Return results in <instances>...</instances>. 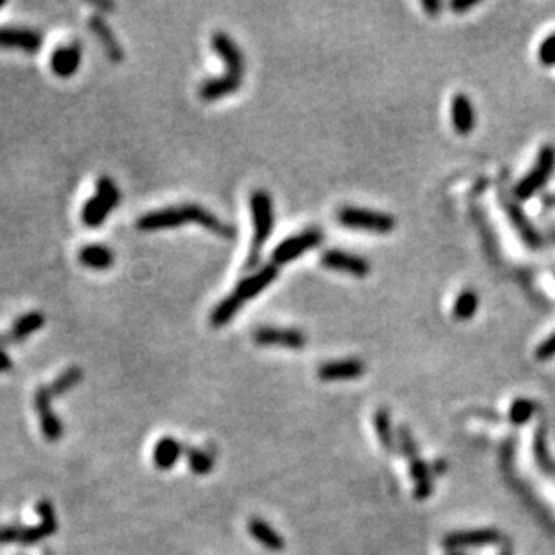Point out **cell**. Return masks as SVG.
I'll return each instance as SVG.
<instances>
[{"instance_id": "cell-1", "label": "cell", "mask_w": 555, "mask_h": 555, "mask_svg": "<svg viewBox=\"0 0 555 555\" xmlns=\"http://www.w3.org/2000/svg\"><path fill=\"white\" fill-rule=\"evenodd\" d=\"M185 223L201 225V227H205L207 230L220 235V238H225V239L235 238L234 227L223 223V221L218 220L213 213H209V210L203 209L201 205H196V203H183V205L166 207V209L153 210V213L144 214V216L138 218L137 228L144 232H153V230H162V228L180 227V225H185Z\"/></svg>"}, {"instance_id": "cell-2", "label": "cell", "mask_w": 555, "mask_h": 555, "mask_svg": "<svg viewBox=\"0 0 555 555\" xmlns=\"http://www.w3.org/2000/svg\"><path fill=\"white\" fill-rule=\"evenodd\" d=\"M277 277H279V266L273 265V263H268V265L255 270V273L245 277V279L235 286L234 293H232L230 297L223 298V300L214 307L213 313H210V325H214V327L227 325L228 322L235 317V313L245 306L246 300L263 293L265 287H268Z\"/></svg>"}, {"instance_id": "cell-3", "label": "cell", "mask_w": 555, "mask_h": 555, "mask_svg": "<svg viewBox=\"0 0 555 555\" xmlns=\"http://www.w3.org/2000/svg\"><path fill=\"white\" fill-rule=\"evenodd\" d=\"M250 213H252V221H254V235L250 243L245 270H258L259 263H261L263 246L272 235L273 225H275L272 196L266 190H254L250 196Z\"/></svg>"}, {"instance_id": "cell-4", "label": "cell", "mask_w": 555, "mask_h": 555, "mask_svg": "<svg viewBox=\"0 0 555 555\" xmlns=\"http://www.w3.org/2000/svg\"><path fill=\"white\" fill-rule=\"evenodd\" d=\"M121 201V190L116 182L108 176H101L96 183V194L85 203L81 210V220L86 227L96 228L105 223L108 214L117 209Z\"/></svg>"}, {"instance_id": "cell-5", "label": "cell", "mask_w": 555, "mask_h": 555, "mask_svg": "<svg viewBox=\"0 0 555 555\" xmlns=\"http://www.w3.org/2000/svg\"><path fill=\"white\" fill-rule=\"evenodd\" d=\"M336 218H338V223L342 225V227L381 235L390 234L395 228V225H397V221H395V218L392 216V214L352 205L342 207Z\"/></svg>"}, {"instance_id": "cell-6", "label": "cell", "mask_w": 555, "mask_h": 555, "mask_svg": "<svg viewBox=\"0 0 555 555\" xmlns=\"http://www.w3.org/2000/svg\"><path fill=\"white\" fill-rule=\"evenodd\" d=\"M397 439H399V447H401L402 455L407 457L408 466H410L412 480H414L415 484L414 496L417 499L429 498L433 492L432 469H429V467L422 462L421 457H419L417 444L414 442V437H412L410 429H408L407 426H399Z\"/></svg>"}, {"instance_id": "cell-7", "label": "cell", "mask_w": 555, "mask_h": 555, "mask_svg": "<svg viewBox=\"0 0 555 555\" xmlns=\"http://www.w3.org/2000/svg\"><path fill=\"white\" fill-rule=\"evenodd\" d=\"M555 169V148L554 146L546 144L539 149L537 153L536 164L532 166L529 173L516 183L514 187V198L519 201L530 200L532 196H536L546 182L550 180L551 173Z\"/></svg>"}, {"instance_id": "cell-8", "label": "cell", "mask_w": 555, "mask_h": 555, "mask_svg": "<svg viewBox=\"0 0 555 555\" xmlns=\"http://www.w3.org/2000/svg\"><path fill=\"white\" fill-rule=\"evenodd\" d=\"M322 241H324V232L320 228H307V230L291 235V238L284 239L280 245H277L272 252V263L277 266L287 265V263L295 261L310 250L320 246Z\"/></svg>"}, {"instance_id": "cell-9", "label": "cell", "mask_w": 555, "mask_h": 555, "mask_svg": "<svg viewBox=\"0 0 555 555\" xmlns=\"http://www.w3.org/2000/svg\"><path fill=\"white\" fill-rule=\"evenodd\" d=\"M320 263L324 268L347 273V275L358 277V279H365L370 273V270H372L370 268V263L365 258L338 248L325 250L324 254L320 255Z\"/></svg>"}, {"instance_id": "cell-10", "label": "cell", "mask_w": 555, "mask_h": 555, "mask_svg": "<svg viewBox=\"0 0 555 555\" xmlns=\"http://www.w3.org/2000/svg\"><path fill=\"white\" fill-rule=\"evenodd\" d=\"M254 342L261 347H282L300 350L306 347V335L293 327H259L254 331Z\"/></svg>"}, {"instance_id": "cell-11", "label": "cell", "mask_w": 555, "mask_h": 555, "mask_svg": "<svg viewBox=\"0 0 555 555\" xmlns=\"http://www.w3.org/2000/svg\"><path fill=\"white\" fill-rule=\"evenodd\" d=\"M51 399H53V394H51L49 387H40L34 394V408H36L38 417H40L41 432H44L45 439L49 442H56L63 437V424L51 408Z\"/></svg>"}, {"instance_id": "cell-12", "label": "cell", "mask_w": 555, "mask_h": 555, "mask_svg": "<svg viewBox=\"0 0 555 555\" xmlns=\"http://www.w3.org/2000/svg\"><path fill=\"white\" fill-rule=\"evenodd\" d=\"M210 41H213V49L220 54L225 67H227V72H225V74H230L238 79L245 78V68H246L245 54L241 53V49L238 47V44H235L227 33H221V31L214 33L213 40Z\"/></svg>"}, {"instance_id": "cell-13", "label": "cell", "mask_w": 555, "mask_h": 555, "mask_svg": "<svg viewBox=\"0 0 555 555\" xmlns=\"http://www.w3.org/2000/svg\"><path fill=\"white\" fill-rule=\"evenodd\" d=\"M451 126L460 137H467L477 128V108L467 93H455L451 99Z\"/></svg>"}, {"instance_id": "cell-14", "label": "cell", "mask_w": 555, "mask_h": 555, "mask_svg": "<svg viewBox=\"0 0 555 555\" xmlns=\"http://www.w3.org/2000/svg\"><path fill=\"white\" fill-rule=\"evenodd\" d=\"M503 537L498 530L494 529H478V530H464V532H451L442 539V544L447 550H457L460 548H480L487 544L499 543Z\"/></svg>"}, {"instance_id": "cell-15", "label": "cell", "mask_w": 555, "mask_h": 555, "mask_svg": "<svg viewBox=\"0 0 555 555\" xmlns=\"http://www.w3.org/2000/svg\"><path fill=\"white\" fill-rule=\"evenodd\" d=\"M44 36L36 29L0 27V49H20L24 53H38Z\"/></svg>"}, {"instance_id": "cell-16", "label": "cell", "mask_w": 555, "mask_h": 555, "mask_svg": "<svg viewBox=\"0 0 555 555\" xmlns=\"http://www.w3.org/2000/svg\"><path fill=\"white\" fill-rule=\"evenodd\" d=\"M365 363L356 358L327 362L318 367V377L322 381H350L362 377L365 374Z\"/></svg>"}, {"instance_id": "cell-17", "label": "cell", "mask_w": 555, "mask_h": 555, "mask_svg": "<svg viewBox=\"0 0 555 555\" xmlns=\"http://www.w3.org/2000/svg\"><path fill=\"white\" fill-rule=\"evenodd\" d=\"M88 26H90V31L96 34L97 40L101 41L103 49H105L108 60L113 61V63H121L124 58V51L123 47H121L119 41H117L113 31L110 29V26L106 24V20L101 16V13L99 15H93L92 19L88 20Z\"/></svg>"}, {"instance_id": "cell-18", "label": "cell", "mask_w": 555, "mask_h": 555, "mask_svg": "<svg viewBox=\"0 0 555 555\" xmlns=\"http://www.w3.org/2000/svg\"><path fill=\"white\" fill-rule=\"evenodd\" d=\"M81 63V45L71 44L56 49L51 56V68L60 78H71Z\"/></svg>"}, {"instance_id": "cell-19", "label": "cell", "mask_w": 555, "mask_h": 555, "mask_svg": "<svg viewBox=\"0 0 555 555\" xmlns=\"http://www.w3.org/2000/svg\"><path fill=\"white\" fill-rule=\"evenodd\" d=\"M505 210H507L509 220H511V223L514 225V228L518 230V234L521 235L523 241H525L530 248H539L541 246L539 232H537L536 227L530 223V220L525 216V213L519 209L518 203L512 200H505Z\"/></svg>"}, {"instance_id": "cell-20", "label": "cell", "mask_w": 555, "mask_h": 555, "mask_svg": "<svg viewBox=\"0 0 555 555\" xmlns=\"http://www.w3.org/2000/svg\"><path fill=\"white\" fill-rule=\"evenodd\" d=\"M243 79L234 78L230 74H223L220 78L207 79V81L201 83L200 86V97L203 101H218L225 96H230V93L238 92L241 88Z\"/></svg>"}, {"instance_id": "cell-21", "label": "cell", "mask_w": 555, "mask_h": 555, "mask_svg": "<svg viewBox=\"0 0 555 555\" xmlns=\"http://www.w3.org/2000/svg\"><path fill=\"white\" fill-rule=\"evenodd\" d=\"M183 447L173 437H162L157 444H155L153 449V464L155 467L162 471H168L178 462V459L182 457Z\"/></svg>"}, {"instance_id": "cell-22", "label": "cell", "mask_w": 555, "mask_h": 555, "mask_svg": "<svg viewBox=\"0 0 555 555\" xmlns=\"http://www.w3.org/2000/svg\"><path fill=\"white\" fill-rule=\"evenodd\" d=\"M78 259L86 268L106 270L113 265V252L105 245H88L79 250Z\"/></svg>"}, {"instance_id": "cell-23", "label": "cell", "mask_w": 555, "mask_h": 555, "mask_svg": "<svg viewBox=\"0 0 555 555\" xmlns=\"http://www.w3.org/2000/svg\"><path fill=\"white\" fill-rule=\"evenodd\" d=\"M250 536L254 537L258 543H261L266 550L270 551H282L284 550V539L275 532V529L268 525L263 519L254 518L248 523Z\"/></svg>"}, {"instance_id": "cell-24", "label": "cell", "mask_w": 555, "mask_h": 555, "mask_svg": "<svg viewBox=\"0 0 555 555\" xmlns=\"http://www.w3.org/2000/svg\"><path fill=\"white\" fill-rule=\"evenodd\" d=\"M534 459H536L537 467L544 473V477L551 478L555 482V462L551 460L550 453L546 447V428L543 424L537 428L536 435H534Z\"/></svg>"}, {"instance_id": "cell-25", "label": "cell", "mask_w": 555, "mask_h": 555, "mask_svg": "<svg viewBox=\"0 0 555 555\" xmlns=\"http://www.w3.org/2000/svg\"><path fill=\"white\" fill-rule=\"evenodd\" d=\"M44 324L45 317L41 313H38V311H31V313L22 315V317L13 324V327L9 329V342H22L27 336H31L33 332H36L38 329L44 327Z\"/></svg>"}, {"instance_id": "cell-26", "label": "cell", "mask_w": 555, "mask_h": 555, "mask_svg": "<svg viewBox=\"0 0 555 555\" xmlns=\"http://www.w3.org/2000/svg\"><path fill=\"white\" fill-rule=\"evenodd\" d=\"M478 307H480V297L474 290H466L455 298L453 304V318L460 322H467L474 318Z\"/></svg>"}, {"instance_id": "cell-27", "label": "cell", "mask_w": 555, "mask_h": 555, "mask_svg": "<svg viewBox=\"0 0 555 555\" xmlns=\"http://www.w3.org/2000/svg\"><path fill=\"white\" fill-rule=\"evenodd\" d=\"M374 426H376L377 439H380L381 446L385 451L392 453L395 449V440H394V429H392V421H390V412L387 408H380V410L374 414Z\"/></svg>"}, {"instance_id": "cell-28", "label": "cell", "mask_w": 555, "mask_h": 555, "mask_svg": "<svg viewBox=\"0 0 555 555\" xmlns=\"http://www.w3.org/2000/svg\"><path fill=\"white\" fill-rule=\"evenodd\" d=\"M537 410L536 401L529 397H518L512 401L511 408H509V421L514 426H523L534 417Z\"/></svg>"}, {"instance_id": "cell-29", "label": "cell", "mask_w": 555, "mask_h": 555, "mask_svg": "<svg viewBox=\"0 0 555 555\" xmlns=\"http://www.w3.org/2000/svg\"><path fill=\"white\" fill-rule=\"evenodd\" d=\"M81 380L83 370L79 369V367H71V369L65 370L60 377H56V381L49 387V390H51L53 395H63L67 394L68 390H72Z\"/></svg>"}, {"instance_id": "cell-30", "label": "cell", "mask_w": 555, "mask_h": 555, "mask_svg": "<svg viewBox=\"0 0 555 555\" xmlns=\"http://www.w3.org/2000/svg\"><path fill=\"white\" fill-rule=\"evenodd\" d=\"M187 460H189L190 471L198 477H205L214 467L213 457L201 449H187Z\"/></svg>"}, {"instance_id": "cell-31", "label": "cell", "mask_w": 555, "mask_h": 555, "mask_svg": "<svg viewBox=\"0 0 555 555\" xmlns=\"http://www.w3.org/2000/svg\"><path fill=\"white\" fill-rule=\"evenodd\" d=\"M537 58L544 67H555V33L541 41L539 49H537Z\"/></svg>"}, {"instance_id": "cell-32", "label": "cell", "mask_w": 555, "mask_h": 555, "mask_svg": "<svg viewBox=\"0 0 555 555\" xmlns=\"http://www.w3.org/2000/svg\"><path fill=\"white\" fill-rule=\"evenodd\" d=\"M554 356H555V331L551 332L546 340H543L536 349V358L539 360V362H546V360L554 358Z\"/></svg>"}, {"instance_id": "cell-33", "label": "cell", "mask_w": 555, "mask_h": 555, "mask_svg": "<svg viewBox=\"0 0 555 555\" xmlns=\"http://www.w3.org/2000/svg\"><path fill=\"white\" fill-rule=\"evenodd\" d=\"M20 534H22V526H0V544L20 543Z\"/></svg>"}, {"instance_id": "cell-34", "label": "cell", "mask_w": 555, "mask_h": 555, "mask_svg": "<svg viewBox=\"0 0 555 555\" xmlns=\"http://www.w3.org/2000/svg\"><path fill=\"white\" fill-rule=\"evenodd\" d=\"M421 6L429 16H437L440 13V9H442V2H439V0H424Z\"/></svg>"}, {"instance_id": "cell-35", "label": "cell", "mask_w": 555, "mask_h": 555, "mask_svg": "<svg viewBox=\"0 0 555 555\" xmlns=\"http://www.w3.org/2000/svg\"><path fill=\"white\" fill-rule=\"evenodd\" d=\"M477 4L478 2H474V0H467V2H462V0H453V2H451V9H453L455 13H464L467 11V9H473Z\"/></svg>"}, {"instance_id": "cell-36", "label": "cell", "mask_w": 555, "mask_h": 555, "mask_svg": "<svg viewBox=\"0 0 555 555\" xmlns=\"http://www.w3.org/2000/svg\"><path fill=\"white\" fill-rule=\"evenodd\" d=\"M13 363H11V358L8 356V352H6L4 349H0V372H8V370H11Z\"/></svg>"}, {"instance_id": "cell-37", "label": "cell", "mask_w": 555, "mask_h": 555, "mask_svg": "<svg viewBox=\"0 0 555 555\" xmlns=\"http://www.w3.org/2000/svg\"><path fill=\"white\" fill-rule=\"evenodd\" d=\"M446 469H447L446 460L439 459V460H435V462H433V466H432V474H435V477H440V474L446 473Z\"/></svg>"}, {"instance_id": "cell-38", "label": "cell", "mask_w": 555, "mask_h": 555, "mask_svg": "<svg viewBox=\"0 0 555 555\" xmlns=\"http://www.w3.org/2000/svg\"><path fill=\"white\" fill-rule=\"evenodd\" d=\"M499 555H511V548H509V544L505 548H503V551Z\"/></svg>"}, {"instance_id": "cell-39", "label": "cell", "mask_w": 555, "mask_h": 555, "mask_svg": "<svg viewBox=\"0 0 555 555\" xmlns=\"http://www.w3.org/2000/svg\"><path fill=\"white\" fill-rule=\"evenodd\" d=\"M449 555H466V554H460V551H451Z\"/></svg>"}, {"instance_id": "cell-40", "label": "cell", "mask_w": 555, "mask_h": 555, "mask_svg": "<svg viewBox=\"0 0 555 555\" xmlns=\"http://www.w3.org/2000/svg\"><path fill=\"white\" fill-rule=\"evenodd\" d=\"M4 6H6V2H4V0H0V8H4Z\"/></svg>"}]
</instances>
